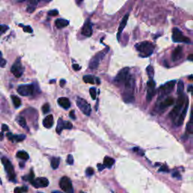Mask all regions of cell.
<instances>
[{
	"mask_svg": "<svg viewBox=\"0 0 193 193\" xmlns=\"http://www.w3.org/2000/svg\"><path fill=\"white\" fill-rule=\"evenodd\" d=\"M23 1H26V0H18V2H23Z\"/></svg>",
	"mask_w": 193,
	"mask_h": 193,
	"instance_id": "obj_61",
	"label": "cell"
},
{
	"mask_svg": "<svg viewBox=\"0 0 193 193\" xmlns=\"http://www.w3.org/2000/svg\"><path fill=\"white\" fill-rule=\"evenodd\" d=\"M73 68L74 69V70L78 71V70H79L80 69H81V67H80V66H79L78 64H76V63H75V64L73 65Z\"/></svg>",
	"mask_w": 193,
	"mask_h": 193,
	"instance_id": "obj_48",
	"label": "cell"
},
{
	"mask_svg": "<svg viewBox=\"0 0 193 193\" xmlns=\"http://www.w3.org/2000/svg\"><path fill=\"white\" fill-rule=\"evenodd\" d=\"M83 80L85 83L94 84L96 81V78L91 75H86L83 77Z\"/></svg>",
	"mask_w": 193,
	"mask_h": 193,
	"instance_id": "obj_28",
	"label": "cell"
},
{
	"mask_svg": "<svg viewBox=\"0 0 193 193\" xmlns=\"http://www.w3.org/2000/svg\"><path fill=\"white\" fill-rule=\"evenodd\" d=\"M175 85V81H170L164 84L162 86H161L159 88V95H158V100L162 99L163 97L166 96L167 94H169L170 92L174 90Z\"/></svg>",
	"mask_w": 193,
	"mask_h": 193,
	"instance_id": "obj_6",
	"label": "cell"
},
{
	"mask_svg": "<svg viewBox=\"0 0 193 193\" xmlns=\"http://www.w3.org/2000/svg\"><path fill=\"white\" fill-rule=\"evenodd\" d=\"M2 56V53L0 52V67H5V65H6V60L3 59L2 57H1Z\"/></svg>",
	"mask_w": 193,
	"mask_h": 193,
	"instance_id": "obj_38",
	"label": "cell"
},
{
	"mask_svg": "<svg viewBox=\"0 0 193 193\" xmlns=\"http://www.w3.org/2000/svg\"><path fill=\"white\" fill-rule=\"evenodd\" d=\"M2 162L5 167V171L9 176V178L11 181H15V172L14 170V167L11 164V162L5 157L2 158Z\"/></svg>",
	"mask_w": 193,
	"mask_h": 193,
	"instance_id": "obj_7",
	"label": "cell"
},
{
	"mask_svg": "<svg viewBox=\"0 0 193 193\" xmlns=\"http://www.w3.org/2000/svg\"><path fill=\"white\" fill-rule=\"evenodd\" d=\"M48 15H50V16H56V15H58V11L57 10H55V9H54V10H51L48 11Z\"/></svg>",
	"mask_w": 193,
	"mask_h": 193,
	"instance_id": "obj_42",
	"label": "cell"
},
{
	"mask_svg": "<svg viewBox=\"0 0 193 193\" xmlns=\"http://www.w3.org/2000/svg\"><path fill=\"white\" fill-rule=\"evenodd\" d=\"M172 39L174 42H184L190 43V39L183 35L182 32L178 28H174L172 33Z\"/></svg>",
	"mask_w": 193,
	"mask_h": 193,
	"instance_id": "obj_10",
	"label": "cell"
},
{
	"mask_svg": "<svg viewBox=\"0 0 193 193\" xmlns=\"http://www.w3.org/2000/svg\"><path fill=\"white\" fill-rule=\"evenodd\" d=\"M188 91L191 92L193 95V85H189V87H188Z\"/></svg>",
	"mask_w": 193,
	"mask_h": 193,
	"instance_id": "obj_51",
	"label": "cell"
},
{
	"mask_svg": "<svg viewBox=\"0 0 193 193\" xmlns=\"http://www.w3.org/2000/svg\"><path fill=\"white\" fill-rule=\"evenodd\" d=\"M3 139V133H0V140H2Z\"/></svg>",
	"mask_w": 193,
	"mask_h": 193,
	"instance_id": "obj_57",
	"label": "cell"
},
{
	"mask_svg": "<svg viewBox=\"0 0 193 193\" xmlns=\"http://www.w3.org/2000/svg\"><path fill=\"white\" fill-rule=\"evenodd\" d=\"M187 100H188V98L185 95L184 93L178 95V99H177V101H176V106L174 107V109L171 110V112L169 114V117L174 122H176V119L178 118L179 116L180 115L181 112H182V110H183V107H184L185 104H186Z\"/></svg>",
	"mask_w": 193,
	"mask_h": 193,
	"instance_id": "obj_2",
	"label": "cell"
},
{
	"mask_svg": "<svg viewBox=\"0 0 193 193\" xmlns=\"http://www.w3.org/2000/svg\"><path fill=\"white\" fill-rule=\"evenodd\" d=\"M54 125V118L52 115H48L43 120V125L46 128H51Z\"/></svg>",
	"mask_w": 193,
	"mask_h": 193,
	"instance_id": "obj_20",
	"label": "cell"
},
{
	"mask_svg": "<svg viewBox=\"0 0 193 193\" xmlns=\"http://www.w3.org/2000/svg\"><path fill=\"white\" fill-rule=\"evenodd\" d=\"M174 104V98H171V97H168L159 104V108L160 110H164V109L168 108L169 106H172Z\"/></svg>",
	"mask_w": 193,
	"mask_h": 193,
	"instance_id": "obj_19",
	"label": "cell"
},
{
	"mask_svg": "<svg viewBox=\"0 0 193 193\" xmlns=\"http://www.w3.org/2000/svg\"><path fill=\"white\" fill-rule=\"evenodd\" d=\"M52 193H62V192H58V191H54V192H53Z\"/></svg>",
	"mask_w": 193,
	"mask_h": 193,
	"instance_id": "obj_59",
	"label": "cell"
},
{
	"mask_svg": "<svg viewBox=\"0 0 193 193\" xmlns=\"http://www.w3.org/2000/svg\"><path fill=\"white\" fill-rule=\"evenodd\" d=\"M73 124L69 122H64V129H72Z\"/></svg>",
	"mask_w": 193,
	"mask_h": 193,
	"instance_id": "obj_41",
	"label": "cell"
},
{
	"mask_svg": "<svg viewBox=\"0 0 193 193\" xmlns=\"http://www.w3.org/2000/svg\"><path fill=\"white\" fill-rule=\"evenodd\" d=\"M54 82H55V80H51V83H54Z\"/></svg>",
	"mask_w": 193,
	"mask_h": 193,
	"instance_id": "obj_60",
	"label": "cell"
},
{
	"mask_svg": "<svg viewBox=\"0 0 193 193\" xmlns=\"http://www.w3.org/2000/svg\"><path fill=\"white\" fill-rule=\"evenodd\" d=\"M23 31L26 32V33H33V29H32L31 27L29 26H27L23 28Z\"/></svg>",
	"mask_w": 193,
	"mask_h": 193,
	"instance_id": "obj_45",
	"label": "cell"
},
{
	"mask_svg": "<svg viewBox=\"0 0 193 193\" xmlns=\"http://www.w3.org/2000/svg\"><path fill=\"white\" fill-rule=\"evenodd\" d=\"M42 112H43L44 114L48 113V112L50 111V106H49V104H44V106H42Z\"/></svg>",
	"mask_w": 193,
	"mask_h": 193,
	"instance_id": "obj_36",
	"label": "cell"
},
{
	"mask_svg": "<svg viewBox=\"0 0 193 193\" xmlns=\"http://www.w3.org/2000/svg\"><path fill=\"white\" fill-rule=\"evenodd\" d=\"M187 59H188L189 60L193 61V54H190V55H189V56H188V57H187Z\"/></svg>",
	"mask_w": 193,
	"mask_h": 193,
	"instance_id": "obj_56",
	"label": "cell"
},
{
	"mask_svg": "<svg viewBox=\"0 0 193 193\" xmlns=\"http://www.w3.org/2000/svg\"><path fill=\"white\" fill-rule=\"evenodd\" d=\"M15 193H22V191H21V189L17 187V188H15Z\"/></svg>",
	"mask_w": 193,
	"mask_h": 193,
	"instance_id": "obj_54",
	"label": "cell"
},
{
	"mask_svg": "<svg viewBox=\"0 0 193 193\" xmlns=\"http://www.w3.org/2000/svg\"><path fill=\"white\" fill-rule=\"evenodd\" d=\"M11 99H12L13 104L15 105V108H18L21 105V99L17 97V96H11Z\"/></svg>",
	"mask_w": 193,
	"mask_h": 193,
	"instance_id": "obj_31",
	"label": "cell"
},
{
	"mask_svg": "<svg viewBox=\"0 0 193 193\" xmlns=\"http://www.w3.org/2000/svg\"><path fill=\"white\" fill-rule=\"evenodd\" d=\"M57 103H58V104L61 107H63V109H66V110L70 107V102H69L68 98H60L57 100Z\"/></svg>",
	"mask_w": 193,
	"mask_h": 193,
	"instance_id": "obj_22",
	"label": "cell"
},
{
	"mask_svg": "<svg viewBox=\"0 0 193 193\" xmlns=\"http://www.w3.org/2000/svg\"><path fill=\"white\" fill-rule=\"evenodd\" d=\"M69 21L67 20H65V19H57L55 21V25L57 28H63V27H66L67 26L69 25Z\"/></svg>",
	"mask_w": 193,
	"mask_h": 193,
	"instance_id": "obj_23",
	"label": "cell"
},
{
	"mask_svg": "<svg viewBox=\"0 0 193 193\" xmlns=\"http://www.w3.org/2000/svg\"><path fill=\"white\" fill-rule=\"evenodd\" d=\"M60 187L65 193H73V188L72 182L67 176H63L60 179Z\"/></svg>",
	"mask_w": 193,
	"mask_h": 193,
	"instance_id": "obj_9",
	"label": "cell"
},
{
	"mask_svg": "<svg viewBox=\"0 0 193 193\" xmlns=\"http://www.w3.org/2000/svg\"><path fill=\"white\" fill-rule=\"evenodd\" d=\"M9 29V27L5 24L0 25V33H5Z\"/></svg>",
	"mask_w": 193,
	"mask_h": 193,
	"instance_id": "obj_39",
	"label": "cell"
},
{
	"mask_svg": "<svg viewBox=\"0 0 193 193\" xmlns=\"http://www.w3.org/2000/svg\"><path fill=\"white\" fill-rule=\"evenodd\" d=\"M89 91L92 99L93 100H96V98H97V91H96L95 87H91Z\"/></svg>",
	"mask_w": 193,
	"mask_h": 193,
	"instance_id": "obj_35",
	"label": "cell"
},
{
	"mask_svg": "<svg viewBox=\"0 0 193 193\" xmlns=\"http://www.w3.org/2000/svg\"><path fill=\"white\" fill-rule=\"evenodd\" d=\"M134 152H137L138 155H140V156H143L144 155V152H143V150H141L140 149H139V148H134Z\"/></svg>",
	"mask_w": 193,
	"mask_h": 193,
	"instance_id": "obj_44",
	"label": "cell"
},
{
	"mask_svg": "<svg viewBox=\"0 0 193 193\" xmlns=\"http://www.w3.org/2000/svg\"><path fill=\"white\" fill-rule=\"evenodd\" d=\"M188 107H189V100H187L186 104H185L184 107H183L182 112H181L180 115L179 116L178 118L176 119V122H175V125L176 126H180V125H183V122H184L185 117H186V115L187 110H188Z\"/></svg>",
	"mask_w": 193,
	"mask_h": 193,
	"instance_id": "obj_15",
	"label": "cell"
},
{
	"mask_svg": "<svg viewBox=\"0 0 193 193\" xmlns=\"http://www.w3.org/2000/svg\"><path fill=\"white\" fill-rule=\"evenodd\" d=\"M32 185L35 188H45L49 184V181L45 177H39L31 182Z\"/></svg>",
	"mask_w": 193,
	"mask_h": 193,
	"instance_id": "obj_14",
	"label": "cell"
},
{
	"mask_svg": "<svg viewBox=\"0 0 193 193\" xmlns=\"http://www.w3.org/2000/svg\"><path fill=\"white\" fill-rule=\"evenodd\" d=\"M129 17V14H126V15L124 16V17L122 18V21H121L120 25H119V27H118V34H117V39L119 41V39H120V35L122 33L123 29H125V26L127 24V22H128V20Z\"/></svg>",
	"mask_w": 193,
	"mask_h": 193,
	"instance_id": "obj_18",
	"label": "cell"
},
{
	"mask_svg": "<svg viewBox=\"0 0 193 193\" xmlns=\"http://www.w3.org/2000/svg\"><path fill=\"white\" fill-rule=\"evenodd\" d=\"M27 186H23L22 188H21V191L22 192H27Z\"/></svg>",
	"mask_w": 193,
	"mask_h": 193,
	"instance_id": "obj_55",
	"label": "cell"
},
{
	"mask_svg": "<svg viewBox=\"0 0 193 193\" xmlns=\"http://www.w3.org/2000/svg\"><path fill=\"white\" fill-rule=\"evenodd\" d=\"M93 173H94V171H93V169L92 168H87V170H86V175L87 176H92V175L93 174Z\"/></svg>",
	"mask_w": 193,
	"mask_h": 193,
	"instance_id": "obj_40",
	"label": "cell"
},
{
	"mask_svg": "<svg viewBox=\"0 0 193 193\" xmlns=\"http://www.w3.org/2000/svg\"><path fill=\"white\" fill-rule=\"evenodd\" d=\"M60 158L58 157H54V158L51 159V168L53 169H57V168L59 167V164H60Z\"/></svg>",
	"mask_w": 193,
	"mask_h": 193,
	"instance_id": "obj_29",
	"label": "cell"
},
{
	"mask_svg": "<svg viewBox=\"0 0 193 193\" xmlns=\"http://www.w3.org/2000/svg\"><path fill=\"white\" fill-rule=\"evenodd\" d=\"M159 171H161V172H168L169 170H168V167L165 166V165H163V166H162L160 168Z\"/></svg>",
	"mask_w": 193,
	"mask_h": 193,
	"instance_id": "obj_46",
	"label": "cell"
},
{
	"mask_svg": "<svg viewBox=\"0 0 193 193\" xmlns=\"http://www.w3.org/2000/svg\"><path fill=\"white\" fill-rule=\"evenodd\" d=\"M65 84H66V81H65L64 79H61V80H60V87H63V86L65 85Z\"/></svg>",
	"mask_w": 193,
	"mask_h": 193,
	"instance_id": "obj_52",
	"label": "cell"
},
{
	"mask_svg": "<svg viewBox=\"0 0 193 193\" xmlns=\"http://www.w3.org/2000/svg\"><path fill=\"white\" fill-rule=\"evenodd\" d=\"M76 104L78 107L80 109L81 112H83L85 116H90L91 112V107L90 104L87 101L81 98H77Z\"/></svg>",
	"mask_w": 193,
	"mask_h": 193,
	"instance_id": "obj_8",
	"label": "cell"
},
{
	"mask_svg": "<svg viewBox=\"0 0 193 193\" xmlns=\"http://www.w3.org/2000/svg\"><path fill=\"white\" fill-rule=\"evenodd\" d=\"M130 74H129V68L128 67H125V68L122 69L119 73H118V75H116V77L115 78L114 82L116 85H124L125 83V81L128 80V79L130 76Z\"/></svg>",
	"mask_w": 193,
	"mask_h": 193,
	"instance_id": "obj_4",
	"label": "cell"
},
{
	"mask_svg": "<svg viewBox=\"0 0 193 193\" xmlns=\"http://www.w3.org/2000/svg\"><path fill=\"white\" fill-rule=\"evenodd\" d=\"M7 137H9V139L13 142H21L23 141V140L26 138V136L23 134L20 135H12L11 133L7 134Z\"/></svg>",
	"mask_w": 193,
	"mask_h": 193,
	"instance_id": "obj_21",
	"label": "cell"
},
{
	"mask_svg": "<svg viewBox=\"0 0 193 193\" xmlns=\"http://www.w3.org/2000/svg\"><path fill=\"white\" fill-rule=\"evenodd\" d=\"M148 90H147V96H146V99L148 101L152 99L153 96L156 93V82L152 79H150V80L147 82Z\"/></svg>",
	"mask_w": 193,
	"mask_h": 193,
	"instance_id": "obj_13",
	"label": "cell"
},
{
	"mask_svg": "<svg viewBox=\"0 0 193 193\" xmlns=\"http://www.w3.org/2000/svg\"><path fill=\"white\" fill-rule=\"evenodd\" d=\"M47 1H48V0H47Z\"/></svg>",
	"mask_w": 193,
	"mask_h": 193,
	"instance_id": "obj_63",
	"label": "cell"
},
{
	"mask_svg": "<svg viewBox=\"0 0 193 193\" xmlns=\"http://www.w3.org/2000/svg\"><path fill=\"white\" fill-rule=\"evenodd\" d=\"M67 162L69 164H73V162H74V160H73V157L72 155H69L68 157H67Z\"/></svg>",
	"mask_w": 193,
	"mask_h": 193,
	"instance_id": "obj_43",
	"label": "cell"
},
{
	"mask_svg": "<svg viewBox=\"0 0 193 193\" xmlns=\"http://www.w3.org/2000/svg\"><path fill=\"white\" fill-rule=\"evenodd\" d=\"M82 1H83V0H78V2H82Z\"/></svg>",
	"mask_w": 193,
	"mask_h": 193,
	"instance_id": "obj_62",
	"label": "cell"
},
{
	"mask_svg": "<svg viewBox=\"0 0 193 193\" xmlns=\"http://www.w3.org/2000/svg\"><path fill=\"white\" fill-rule=\"evenodd\" d=\"M37 5H38L37 0H30L29 5L27 6V12L29 13L33 12L34 11H35V8H36V6H37Z\"/></svg>",
	"mask_w": 193,
	"mask_h": 193,
	"instance_id": "obj_25",
	"label": "cell"
},
{
	"mask_svg": "<svg viewBox=\"0 0 193 193\" xmlns=\"http://www.w3.org/2000/svg\"><path fill=\"white\" fill-rule=\"evenodd\" d=\"M183 56V48L181 46H178L175 48L171 54V59L173 61H177L180 60Z\"/></svg>",
	"mask_w": 193,
	"mask_h": 193,
	"instance_id": "obj_17",
	"label": "cell"
},
{
	"mask_svg": "<svg viewBox=\"0 0 193 193\" xmlns=\"http://www.w3.org/2000/svg\"><path fill=\"white\" fill-rule=\"evenodd\" d=\"M17 122L22 128H27V121L24 117L20 116L17 118Z\"/></svg>",
	"mask_w": 193,
	"mask_h": 193,
	"instance_id": "obj_33",
	"label": "cell"
},
{
	"mask_svg": "<svg viewBox=\"0 0 193 193\" xmlns=\"http://www.w3.org/2000/svg\"><path fill=\"white\" fill-rule=\"evenodd\" d=\"M63 129H64V121L63 120L62 118H59L56 128L57 133L60 134L62 132V131Z\"/></svg>",
	"mask_w": 193,
	"mask_h": 193,
	"instance_id": "obj_27",
	"label": "cell"
},
{
	"mask_svg": "<svg viewBox=\"0 0 193 193\" xmlns=\"http://www.w3.org/2000/svg\"><path fill=\"white\" fill-rule=\"evenodd\" d=\"M183 91H184V84L182 81H180L177 85V94H182L183 93Z\"/></svg>",
	"mask_w": 193,
	"mask_h": 193,
	"instance_id": "obj_32",
	"label": "cell"
},
{
	"mask_svg": "<svg viewBox=\"0 0 193 193\" xmlns=\"http://www.w3.org/2000/svg\"><path fill=\"white\" fill-rule=\"evenodd\" d=\"M114 163L115 160L113 158H110V157H108V156L105 157V158L104 159V165L107 168H112Z\"/></svg>",
	"mask_w": 193,
	"mask_h": 193,
	"instance_id": "obj_26",
	"label": "cell"
},
{
	"mask_svg": "<svg viewBox=\"0 0 193 193\" xmlns=\"http://www.w3.org/2000/svg\"><path fill=\"white\" fill-rule=\"evenodd\" d=\"M189 79H191V80H193V75H190V76L189 77Z\"/></svg>",
	"mask_w": 193,
	"mask_h": 193,
	"instance_id": "obj_58",
	"label": "cell"
},
{
	"mask_svg": "<svg viewBox=\"0 0 193 193\" xmlns=\"http://www.w3.org/2000/svg\"><path fill=\"white\" fill-rule=\"evenodd\" d=\"M69 117L73 119H75V112L72 110L70 112H69Z\"/></svg>",
	"mask_w": 193,
	"mask_h": 193,
	"instance_id": "obj_49",
	"label": "cell"
},
{
	"mask_svg": "<svg viewBox=\"0 0 193 193\" xmlns=\"http://www.w3.org/2000/svg\"><path fill=\"white\" fill-rule=\"evenodd\" d=\"M186 131L188 133L193 134V107L192 110L191 117H190V119H189V122L186 125Z\"/></svg>",
	"mask_w": 193,
	"mask_h": 193,
	"instance_id": "obj_24",
	"label": "cell"
},
{
	"mask_svg": "<svg viewBox=\"0 0 193 193\" xmlns=\"http://www.w3.org/2000/svg\"><path fill=\"white\" fill-rule=\"evenodd\" d=\"M124 85H125V91L123 92V100L128 104L133 103L134 101V97L133 93L135 86L134 79L130 75Z\"/></svg>",
	"mask_w": 193,
	"mask_h": 193,
	"instance_id": "obj_1",
	"label": "cell"
},
{
	"mask_svg": "<svg viewBox=\"0 0 193 193\" xmlns=\"http://www.w3.org/2000/svg\"><path fill=\"white\" fill-rule=\"evenodd\" d=\"M23 71H24V68L21 65L20 59H17V61L15 63V64L13 65L11 69V72L15 75L16 78H20L23 73Z\"/></svg>",
	"mask_w": 193,
	"mask_h": 193,
	"instance_id": "obj_12",
	"label": "cell"
},
{
	"mask_svg": "<svg viewBox=\"0 0 193 193\" xmlns=\"http://www.w3.org/2000/svg\"><path fill=\"white\" fill-rule=\"evenodd\" d=\"M135 48L140 52V56L142 57H148L151 56L154 51L155 46L152 43L147 41L139 42L135 45Z\"/></svg>",
	"mask_w": 193,
	"mask_h": 193,
	"instance_id": "obj_3",
	"label": "cell"
},
{
	"mask_svg": "<svg viewBox=\"0 0 193 193\" xmlns=\"http://www.w3.org/2000/svg\"><path fill=\"white\" fill-rule=\"evenodd\" d=\"M2 131H8V130H9V128H8V126H7V125H2Z\"/></svg>",
	"mask_w": 193,
	"mask_h": 193,
	"instance_id": "obj_53",
	"label": "cell"
},
{
	"mask_svg": "<svg viewBox=\"0 0 193 193\" xmlns=\"http://www.w3.org/2000/svg\"><path fill=\"white\" fill-rule=\"evenodd\" d=\"M172 176H174V177H175V178H176V179H180L181 178L180 174V173H179L178 171H175V172L173 173Z\"/></svg>",
	"mask_w": 193,
	"mask_h": 193,
	"instance_id": "obj_47",
	"label": "cell"
},
{
	"mask_svg": "<svg viewBox=\"0 0 193 193\" xmlns=\"http://www.w3.org/2000/svg\"><path fill=\"white\" fill-rule=\"evenodd\" d=\"M146 72L148 73V75L150 76V79H152L154 76V74H155V72H154L153 67H152L151 65L148 66L147 68H146Z\"/></svg>",
	"mask_w": 193,
	"mask_h": 193,
	"instance_id": "obj_34",
	"label": "cell"
},
{
	"mask_svg": "<svg viewBox=\"0 0 193 193\" xmlns=\"http://www.w3.org/2000/svg\"><path fill=\"white\" fill-rule=\"evenodd\" d=\"M109 48H107L106 50H104L102 51L98 52V54H96L95 56L92 57V59L90 60L89 63V68L91 69H95L98 67L99 64H100V61L103 60L104 56L106 55V54L108 52Z\"/></svg>",
	"mask_w": 193,
	"mask_h": 193,
	"instance_id": "obj_5",
	"label": "cell"
},
{
	"mask_svg": "<svg viewBox=\"0 0 193 193\" xmlns=\"http://www.w3.org/2000/svg\"><path fill=\"white\" fill-rule=\"evenodd\" d=\"M104 168H105V166H104V164H98V170H100V171H101V170H104Z\"/></svg>",
	"mask_w": 193,
	"mask_h": 193,
	"instance_id": "obj_50",
	"label": "cell"
},
{
	"mask_svg": "<svg viewBox=\"0 0 193 193\" xmlns=\"http://www.w3.org/2000/svg\"><path fill=\"white\" fill-rule=\"evenodd\" d=\"M81 33H82V35H85V36H87V37L91 36L92 25L91 22H90V20H87L85 24H84L82 29H81Z\"/></svg>",
	"mask_w": 193,
	"mask_h": 193,
	"instance_id": "obj_16",
	"label": "cell"
},
{
	"mask_svg": "<svg viewBox=\"0 0 193 193\" xmlns=\"http://www.w3.org/2000/svg\"><path fill=\"white\" fill-rule=\"evenodd\" d=\"M17 158H21L22 160H27L29 158V155L27 152L24 151H19L17 152V154H16Z\"/></svg>",
	"mask_w": 193,
	"mask_h": 193,
	"instance_id": "obj_30",
	"label": "cell"
},
{
	"mask_svg": "<svg viewBox=\"0 0 193 193\" xmlns=\"http://www.w3.org/2000/svg\"><path fill=\"white\" fill-rule=\"evenodd\" d=\"M23 179H24V180H26L29 181V182H32V181L34 180L33 171V170H31V171H30V173H29V174L28 175V176H27V177H23Z\"/></svg>",
	"mask_w": 193,
	"mask_h": 193,
	"instance_id": "obj_37",
	"label": "cell"
},
{
	"mask_svg": "<svg viewBox=\"0 0 193 193\" xmlns=\"http://www.w3.org/2000/svg\"><path fill=\"white\" fill-rule=\"evenodd\" d=\"M34 86L33 85H20L17 88L18 92L21 96H29L32 95L33 93Z\"/></svg>",
	"mask_w": 193,
	"mask_h": 193,
	"instance_id": "obj_11",
	"label": "cell"
}]
</instances>
